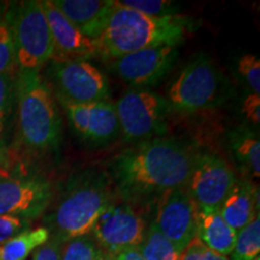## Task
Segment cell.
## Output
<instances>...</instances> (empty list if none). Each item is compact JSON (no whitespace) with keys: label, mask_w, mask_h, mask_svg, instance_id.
Masks as SVG:
<instances>
[{"label":"cell","mask_w":260,"mask_h":260,"mask_svg":"<svg viewBox=\"0 0 260 260\" xmlns=\"http://www.w3.org/2000/svg\"><path fill=\"white\" fill-rule=\"evenodd\" d=\"M193 162L189 149L176 140H147L113 159L112 176L123 197L142 199L186 188Z\"/></svg>","instance_id":"cell-1"},{"label":"cell","mask_w":260,"mask_h":260,"mask_svg":"<svg viewBox=\"0 0 260 260\" xmlns=\"http://www.w3.org/2000/svg\"><path fill=\"white\" fill-rule=\"evenodd\" d=\"M188 27L189 21L183 16L151 17L113 2L112 11L98 41L99 54L117 59L149 47L177 46Z\"/></svg>","instance_id":"cell-2"},{"label":"cell","mask_w":260,"mask_h":260,"mask_svg":"<svg viewBox=\"0 0 260 260\" xmlns=\"http://www.w3.org/2000/svg\"><path fill=\"white\" fill-rule=\"evenodd\" d=\"M15 92L18 133L23 145L37 153L56 149L61 139V118L52 88L40 70H18Z\"/></svg>","instance_id":"cell-3"},{"label":"cell","mask_w":260,"mask_h":260,"mask_svg":"<svg viewBox=\"0 0 260 260\" xmlns=\"http://www.w3.org/2000/svg\"><path fill=\"white\" fill-rule=\"evenodd\" d=\"M112 204L111 189L103 178H84L61 197L46 218V229L61 243L74 237L90 235L98 220Z\"/></svg>","instance_id":"cell-4"},{"label":"cell","mask_w":260,"mask_h":260,"mask_svg":"<svg viewBox=\"0 0 260 260\" xmlns=\"http://www.w3.org/2000/svg\"><path fill=\"white\" fill-rule=\"evenodd\" d=\"M14 40L18 70H40L51 60L53 44L41 2L15 3Z\"/></svg>","instance_id":"cell-5"},{"label":"cell","mask_w":260,"mask_h":260,"mask_svg":"<svg viewBox=\"0 0 260 260\" xmlns=\"http://www.w3.org/2000/svg\"><path fill=\"white\" fill-rule=\"evenodd\" d=\"M50 182L38 175L0 168V216L35 219L52 200Z\"/></svg>","instance_id":"cell-6"},{"label":"cell","mask_w":260,"mask_h":260,"mask_svg":"<svg viewBox=\"0 0 260 260\" xmlns=\"http://www.w3.org/2000/svg\"><path fill=\"white\" fill-rule=\"evenodd\" d=\"M48 73L64 106L106 102L109 95L106 76L87 60L51 61Z\"/></svg>","instance_id":"cell-7"},{"label":"cell","mask_w":260,"mask_h":260,"mask_svg":"<svg viewBox=\"0 0 260 260\" xmlns=\"http://www.w3.org/2000/svg\"><path fill=\"white\" fill-rule=\"evenodd\" d=\"M218 88V71L207 58L199 57L186 65L172 81L167 100L177 111L198 112L214 102Z\"/></svg>","instance_id":"cell-8"},{"label":"cell","mask_w":260,"mask_h":260,"mask_svg":"<svg viewBox=\"0 0 260 260\" xmlns=\"http://www.w3.org/2000/svg\"><path fill=\"white\" fill-rule=\"evenodd\" d=\"M115 107L119 130L126 141L144 140L158 133L170 110L165 98L146 89L125 93Z\"/></svg>","instance_id":"cell-9"},{"label":"cell","mask_w":260,"mask_h":260,"mask_svg":"<svg viewBox=\"0 0 260 260\" xmlns=\"http://www.w3.org/2000/svg\"><path fill=\"white\" fill-rule=\"evenodd\" d=\"M233 169L214 154L194 158L187 190L199 211H218L236 183Z\"/></svg>","instance_id":"cell-10"},{"label":"cell","mask_w":260,"mask_h":260,"mask_svg":"<svg viewBox=\"0 0 260 260\" xmlns=\"http://www.w3.org/2000/svg\"><path fill=\"white\" fill-rule=\"evenodd\" d=\"M146 229L145 219L130 205L113 203L98 220L90 235L110 256L138 248L144 240Z\"/></svg>","instance_id":"cell-11"},{"label":"cell","mask_w":260,"mask_h":260,"mask_svg":"<svg viewBox=\"0 0 260 260\" xmlns=\"http://www.w3.org/2000/svg\"><path fill=\"white\" fill-rule=\"evenodd\" d=\"M152 223L182 254L198 233V207L187 187L160 195Z\"/></svg>","instance_id":"cell-12"},{"label":"cell","mask_w":260,"mask_h":260,"mask_svg":"<svg viewBox=\"0 0 260 260\" xmlns=\"http://www.w3.org/2000/svg\"><path fill=\"white\" fill-rule=\"evenodd\" d=\"M177 56L175 45L149 47L117 58L115 69L118 76L132 86H154L171 70Z\"/></svg>","instance_id":"cell-13"},{"label":"cell","mask_w":260,"mask_h":260,"mask_svg":"<svg viewBox=\"0 0 260 260\" xmlns=\"http://www.w3.org/2000/svg\"><path fill=\"white\" fill-rule=\"evenodd\" d=\"M50 27L53 52L52 63H65L73 60H87L99 54L98 42L90 40L81 32L54 6L52 0L41 2Z\"/></svg>","instance_id":"cell-14"},{"label":"cell","mask_w":260,"mask_h":260,"mask_svg":"<svg viewBox=\"0 0 260 260\" xmlns=\"http://www.w3.org/2000/svg\"><path fill=\"white\" fill-rule=\"evenodd\" d=\"M68 118L75 132L92 142H106L119 132L115 104L98 102L65 106Z\"/></svg>","instance_id":"cell-15"},{"label":"cell","mask_w":260,"mask_h":260,"mask_svg":"<svg viewBox=\"0 0 260 260\" xmlns=\"http://www.w3.org/2000/svg\"><path fill=\"white\" fill-rule=\"evenodd\" d=\"M84 37L98 42L110 17L113 0H52Z\"/></svg>","instance_id":"cell-16"},{"label":"cell","mask_w":260,"mask_h":260,"mask_svg":"<svg viewBox=\"0 0 260 260\" xmlns=\"http://www.w3.org/2000/svg\"><path fill=\"white\" fill-rule=\"evenodd\" d=\"M258 194L251 182L236 181L220 205L222 218L237 233L259 214Z\"/></svg>","instance_id":"cell-17"},{"label":"cell","mask_w":260,"mask_h":260,"mask_svg":"<svg viewBox=\"0 0 260 260\" xmlns=\"http://www.w3.org/2000/svg\"><path fill=\"white\" fill-rule=\"evenodd\" d=\"M197 237L206 248L228 256L235 245L236 232L228 225L219 211L198 210Z\"/></svg>","instance_id":"cell-18"},{"label":"cell","mask_w":260,"mask_h":260,"mask_svg":"<svg viewBox=\"0 0 260 260\" xmlns=\"http://www.w3.org/2000/svg\"><path fill=\"white\" fill-rule=\"evenodd\" d=\"M50 236L45 226L19 233L0 245V260H25L35 249L45 245Z\"/></svg>","instance_id":"cell-19"},{"label":"cell","mask_w":260,"mask_h":260,"mask_svg":"<svg viewBox=\"0 0 260 260\" xmlns=\"http://www.w3.org/2000/svg\"><path fill=\"white\" fill-rule=\"evenodd\" d=\"M15 3H0V74L14 73L16 52L14 40Z\"/></svg>","instance_id":"cell-20"},{"label":"cell","mask_w":260,"mask_h":260,"mask_svg":"<svg viewBox=\"0 0 260 260\" xmlns=\"http://www.w3.org/2000/svg\"><path fill=\"white\" fill-rule=\"evenodd\" d=\"M138 251L145 260H180L181 253L155 228L153 223L146 229Z\"/></svg>","instance_id":"cell-21"},{"label":"cell","mask_w":260,"mask_h":260,"mask_svg":"<svg viewBox=\"0 0 260 260\" xmlns=\"http://www.w3.org/2000/svg\"><path fill=\"white\" fill-rule=\"evenodd\" d=\"M232 147L236 158L247 168L253 177L260 176V141L258 136L247 130H239L232 138Z\"/></svg>","instance_id":"cell-22"},{"label":"cell","mask_w":260,"mask_h":260,"mask_svg":"<svg viewBox=\"0 0 260 260\" xmlns=\"http://www.w3.org/2000/svg\"><path fill=\"white\" fill-rule=\"evenodd\" d=\"M259 253L260 218L258 216L236 233L235 245L229 260H259Z\"/></svg>","instance_id":"cell-23"},{"label":"cell","mask_w":260,"mask_h":260,"mask_svg":"<svg viewBox=\"0 0 260 260\" xmlns=\"http://www.w3.org/2000/svg\"><path fill=\"white\" fill-rule=\"evenodd\" d=\"M107 255L92 236H79L61 243L60 260H106Z\"/></svg>","instance_id":"cell-24"},{"label":"cell","mask_w":260,"mask_h":260,"mask_svg":"<svg viewBox=\"0 0 260 260\" xmlns=\"http://www.w3.org/2000/svg\"><path fill=\"white\" fill-rule=\"evenodd\" d=\"M119 5L133 9L141 14L151 17H167V16L178 15V6L168 0H122Z\"/></svg>","instance_id":"cell-25"},{"label":"cell","mask_w":260,"mask_h":260,"mask_svg":"<svg viewBox=\"0 0 260 260\" xmlns=\"http://www.w3.org/2000/svg\"><path fill=\"white\" fill-rule=\"evenodd\" d=\"M15 92L14 73L0 74V139L4 133Z\"/></svg>","instance_id":"cell-26"},{"label":"cell","mask_w":260,"mask_h":260,"mask_svg":"<svg viewBox=\"0 0 260 260\" xmlns=\"http://www.w3.org/2000/svg\"><path fill=\"white\" fill-rule=\"evenodd\" d=\"M237 69L254 94H260V60L254 54H243Z\"/></svg>","instance_id":"cell-27"},{"label":"cell","mask_w":260,"mask_h":260,"mask_svg":"<svg viewBox=\"0 0 260 260\" xmlns=\"http://www.w3.org/2000/svg\"><path fill=\"white\" fill-rule=\"evenodd\" d=\"M31 226V220L17 217L0 216V245L8 241L9 239L29 230Z\"/></svg>","instance_id":"cell-28"},{"label":"cell","mask_w":260,"mask_h":260,"mask_svg":"<svg viewBox=\"0 0 260 260\" xmlns=\"http://www.w3.org/2000/svg\"><path fill=\"white\" fill-rule=\"evenodd\" d=\"M180 260H229V258L206 248L197 237L182 252Z\"/></svg>","instance_id":"cell-29"},{"label":"cell","mask_w":260,"mask_h":260,"mask_svg":"<svg viewBox=\"0 0 260 260\" xmlns=\"http://www.w3.org/2000/svg\"><path fill=\"white\" fill-rule=\"evenodd\" d=\"M61 242L56 237L50 236L48 241L34 251L31 260H60Z\"/></svg>","instance_id":"cell-30"},{"label":"cell","mask_w":260,"mask_h":260,"mask_svg":"<svg viewBox=\"0 0 260 260\" xmlns=\"http://www.w3.org/2000/svg\"><path fill=\"white\" fill-rule=\"evenodd\" d=\"M242 113L246 118L254 125L260 123V95L259 94H249L242 103Z\"/></svg>","instance_id":"cell-31"},{"label":"cell","mask_w":260,"mask_h":260,"mask_svg":"<svg viewBox=\"0 0 260 260\" xmlns=\"http://www.w3.org/2000/svg\"><path fill=\"white\" fill-rule=\"evenodd\" d=\"M106 260H145L142 255L140 254L138 248L126 249V251L119 252L117 254L107 256Z\"/></svg>","instance_id":"cell-32"}]
</instances>
